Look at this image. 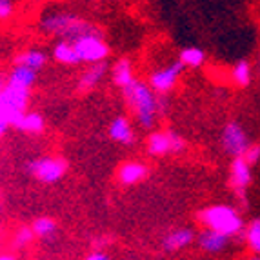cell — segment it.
<instances>
[{"mask_svg": "<svg viewBox=\"0 0 260 260\" xmlns=\"http://www.w3.org/2000/svg\"><path fill=\"white\" fill-rule=\"evenodd\" d=\"M122 99L126 104L127 111L133 115L135 122L142 129H151L156 124L158 117L162 115L164 100L158 96L148 82L135 78L133 82L122 87Z\"/></svg>", "mask_w": 260, "mask_h": 260, "instance_id": "obj_1", "label": "cell"}, {"mask_svg": "<svg viewBox=\"0 0 260 260\" xmlns=\"http://www.w3.org/2000/svg\"><path fill=\"white\" fill-rule=\"evenodd\" d=\"M39 29L44 35L55 37V39H68L73 40L84 33H91V31H100L96 24L87 20L86 17L78 15L77 11L64 8H48L42 9L39 15Z\"/></svg>", "mask_w": 260, "mask_h": 260, "instance_id": "obj_2", "label": "cell"}, {"mask_svg": "<svg viewBox=\"0 0 260 260\" xmlns=\"http://www.w3.org/2000/svg\"><path fill=\"white\" fill-rule=\"evenodd\" d=\"M197 220L202 228L224 233L230 239L242 237L246 230V222L240 211L231 204H211L208 208H202L197 213Z\"/></svg>", "mask_w": 260, "mask_h": 260, "instance_id": "obj_3", "label": "cell"}, {"mask_svg": "<svg viewBox=\"0 0 260 260\" xmlns=\"http://www.w3.org/2000/svg\"><path fill=\"white\" fill-rule=\"evenodd\" d=\"M68 160L56 155H40L26 162V171L35 182L55 186L68 173Z\"/></svg>", "mask_w": 260, "mask_h": 260, "instance_id": "obj_4", "label": "cell"}, {"mask_svg": "<svg viewBox=\"0 0 260 260\" xmlns=\"http://www.w3.org/2000/svg\"><path fill=\"white\" fill-rule=\"evenodd\" d=\"M75 46V51L78 55L80 64H96V62H106L111 55V48L106 42L102 29L84 33L71 40Z\"/></svg>", "mask_w": 260, "mask_h": 260, "instance_id": "obj_5", "label": "cell"}, {"mask_svg": "<svg viewBox=\"0 0 260 260\" xmlns=\"http://www.w3.org/2000/svg\"><path fill=\"white\" fill-rule=\"evenodd\" d=\"M146 151L149 156H155V158L180 155L186 151V140L175 129H156L148 135Z\"/></svg>", "mask_w": 260, "mask_h": 260, "instance_id": "obj_6", "label": "cell"}, {"mask_svg": "<svg viewBox=\"0 0 260 260\" xmlns=\"http://www.w3.org/2000/svg\"><path fill=\"white\" fill-rule=\"evenodd\" d=\"M184 73V66L177 60L169 62L166 66H158L148 75V84L158 96H166L175 91V87L180 82Z\"/></svg>", "mask_w": 260, "mask_h": 260, "instance_id": "obj_7", "label": "cell"}, {"mask_svg": "<svg viewBox=\"0 0 260 260\" xmlns=\"http://www.w3.org/2000/svg\"><path fill=\"white\" fill-rule=\"evenodd\" d=\"M220 148L222 151L228 156H242L249 146H251V140L247 137V131L244 129V126L237 120H230L222 127L220 131Z\"/></svg>", "mask_w": 260, "mask_h": 260, "instance_id": "obj_8", "label": "cell"}, {"mask_svg": "<svg viewBox=\"0 0 260 260\" xmlns=\"http://www.w3.org/2000/svg\"><path fill=\"white\" fill-rule=\"evenodd\" d=\"M253 182V166L244 156H233L230 164V187L242 202H246V191Z\"/></svg>", "mask_w": 260, "mask_h": 260, "instance_id": "obj_9", "label": "cell"}, {"mask_svg": "<svg viewBox=\"0 0 260 260\" xmlns=\"http://www.w3.org/2000/svg\"><path fill=\"white\" fill-rule=\"evenodd\" d=\"M197 240V231L193 228H173L162 237L160 240V249L166 255H177L182 253L184 249L191 247Z\"/></svg>", "mask_w": 260, "mask_h": 260, "instance_id": "obj_10", "label": "cell"}, {"mask_svg": "<svg viewBox=\"0 0 260 260\" xmlns=\"http://www.w3.org/2000/svg\"><path fill=\"white\" fill-rule=\"evenodd\" d=\"M231 239L228 235L218 233L215 230H209V228H202L200 233H197V247H199L200 253H204L208 256H218L222 253H225V249L230 247Z\"/></svg>", "mask_w": 260, "mask_h": 260, "instance_id": "obj_11", "label": "cell"}, {"mask_svg": "<svg viewBox=\"0 0 260 260\" xmlns=\"http://www.w3.org/2000/svg\"><path fill=\"white\" fill-rule=\"evenodd\" d=\"M149 177V168L148 164H144L140 160H126L122 162L115 171V178L120 186H137V184L144 182Z\"/></svg>", "mask_w": 260, "mask_h": 260, "instance_id": "obj_12", "label": "cell"}, {"mask_svg": "<svg viewBox=\"0 0 260 260\" xmlns=\"http://www.w3.org/2000/svg\"><path fill=\"white\" fill-rule=\"evenodd\" d=\"M108 137L113 142L126 146V148H129V146H133L137 142V133H135L133 122L126 115H117V117L111 118L108 126Z\"/></svg>", "mask_w": 260, "mask_h": 260, "instance_id": "obj_13", "label": "cell"}, {"mask_svg": "<svg viewBox=\"0 0 260 260\" xmlns=\"http://www.w3.org/2000/svg\"><path fill=\"white\" fill-rule=\"evenodd\" d=\"M109 73L108 60L106 62H96V64H86V70L78 75L77 78V89L80 93H89L95 87H99L102 84L106 77Z\"/></svg>", "mask_w": 260, "mask_h": 260, "instance_id": "obj_14", "label": "cell"}, {"mask_svg": "<svg viewBox=\"0 0 260 260\" xmlns=\"http://www.w3.org/2000/svg\"><path fill=\"white\" fill-rule=\"evenodd\" d=\"M37 80H39V71L18 64H13V68L9 70L8 77H6V84L20 87V89H27V91H33Z\"/></svg>", "mask_w": 260, "mask_h": 260, "instance_id": "obj_15", "label": "cell"}, {"mask_svg": "<svg viewBox=\"0 0 260 260\" xmlns=\"http://www.w3.org/2000/svg\"><path fill=\"white\" fill-rule=\"evenodd\" d=\"M108 77L111 78L113 86H117L118 89H122V87H126L127 84L133 82L137 77H135V66H133V62H131V58H127V56L118 58V60L109 68Z\"/></svg>", "mask_w": 260, "mask_h": 260, "instance_id": "obj_16", "label": "cell"}, {"mask_svg": "<svg viewBox=\"0 0 260 260\" xmlns=\"http://www.w3.org/2000/svg\"><path fill=\"white\" fill-rule=\"evenodd\" d=\"M51 58H53V62H56V64H60V66H66V68H73V66L80 64L77 51H75L73 42L68 39L55 40V44H53V48H51Z\"/></svg>", "mask_w": 260, "mask_h": 260, "instance_id": "obj_17", "label": "cell"}, {"mask_svg": "<svg viewBox=\"0 0 260 260\" xmlns=\"http://www.w3.org/2000/svg\"><path fill=\"white\" fill-rule=\"evenodd\" d=\"M13 127L20 133H26V135H42L46 131V120L40 113L37 111H24L20 117L17 118V122L13 124Z\"/></svg>", "mask_w": 260, "mask_h": 260, "instance_id": "obj_18", "label": "cell"}, {"mask_svg": "<svg viewBox=\"0 0 260 260\" xmlns=\"http://www.w3.org/2000/svg\"><path fill=\"white\" fill-rule=\"evenodd\" d=\"M48 53L44 51V49L39 48H29V49H22L20 53L15 55V60L13 64L18 66H26V68H31V70L35 71H42L48 64Z\"/></svg>", "mask_w": 260, "mask_h": 260, "instance_id": "obj_19", "label": "cell"}, {"mask_svg": "<svg viewBox=\"0 0 260 260\" xmlns=\"http://www.w3.org/2000/svg\"><path fill=\"white\" fill-rule=\"evenodd\" d=\"M230 80L235 87L239 89H246L251 86L253 82V68L246 58H240L239 62H235L230 70Z\"/></svg>", "mask_w": 260, "mask_h": 260, "instance_id": "obj_20", "label": "cell"}, {"mask_svg": "<svg viewBox=\"0 0 260 260\" xmlns=\"http://www.w3.org/2000/svg\"><path fill=\"white\" fill-rule=\"evenodd\" d=\"M208 60V55L199 46H187L178 53V62L184 66V70H200Z\"/></svg>", "mask_w": 260, "mask_h": 260, "instance_id": "obj_21", "label": "cell"}, {"mask_svg": "<svg viewBox=\"0 0 260 260\" xmlns=\"http://www.w3.org/2000/svg\"><path fill=\"white\" fill-rule=\"evenodd\" d=\"M31 230H33L35 239L42 240V242H49L58 233V224L51 217H37L31 222Z\"/></svg>", "mask_w": 260, "mask_h": 260, "instance_id": "obj_22", "label": "cell"}, {"mask_svg": "<svg viewBox=\"0 0 260 260\" xmlns=\"http://www.w3.org/2000/svg\"><path fill=\"white\" fill-rule=\"evenodd\" d=\"M246 246L249 247V251L253 255L260 256V218H253L249 224L246 225V230L242 233Z\"/></svg>", "mask_w": 260, "mask_h": 260, "instance_id": "obj_23", "label": "cell"}, {"mask_svg": "<svg viewBox=\"0 0 260 260\" xmlns=\"http://www.w3.org/2000/svg\"><path fill=\"white\" fill-rule=\"evenodd\" d=\"M33 240H35V235H33L31 225H20L11 237V247H13V251H26L33 244Z\"/></svg>", "mask_w": 260, "mask_h": 260, "instance_id": "obj_24", "label": "cell"}, {"mask_svg": "<svg viewBox=\"0 0 260 260\" xmlns=\"http://www.w3.org/2000/svg\"><path fill=\"white\" fill-rule=\"evenodd\" d=\"M17 13V2L15 0H0V24L9 22Z\"/></svg>", "mask_w": 260, "mask_h": 260, "instance_id": "obj_25", "label": "cell"}, {"mask_svg": "<svg viewBox=\"0 0 260 260\" xmlns=\"http://www.w3.org/2000/svg\"><path fill=\"white\" fill-rule=\"evenodd\" d=\"M242 156L247 160V164H251V166L258 164V160H260V146H258V144H251V146L244 151Z\"/></svg>", "mask_w": 260, "mask_h": 260, "instance_id": "obj_26", "label": "cell"}, {"mask_svg": "<svg viewBox=\"0 0 260 260\" xmlns=\"http://www.w3.org/2000/svg\"><path fill=\"white\" fill-rule=\"evenodd\" d=\"M86 258L87 260H108L109 255L106 251H102V249H93L91 253H87Z\"/></svg>", "mask_w": 260, "mask_h": 260, "instance_id": "obj_27", "label": "cell"}, {"mask_svg": "<svg viewBox=\"0 0 260 260\" xmlns=\"http://www.w3.org/2000/svg\"><path fill=\"white\" fill-rule=\"evenodd\" d=\"M9 129H11V124H9L8 120H4V118H0V140H2L6 135H8Z\"/></svg>", "mask_w": 260, "mask_h": 260, "instance_id": "obj_28", "label": "cell"}, {"mask_svg": "<svg viewBox=\"0 0 260 260\" xmlns=\"http://www.w3.org/2000/svg\"><path fill=\"white\" fill-rule=\"evenodd\" d=\"M15 256V253H0V260H13Z\"/></svg>", "mask_w": 260, "mask_h": 260, "instance_id": "obj_29", "label": "cell"}, {"mask_svg": "<svg viewBox=\"0 0 260 260\" xmlns=\"http://www.w3.org/2000/svg\"><path fill=\"white\" fill-rule=\"evenodd\" d=\"M4 84H6V78L0 75V93H2V89H4Z\"/></svg>", "mask_w": 260, "mask_h": 260, "instance_id": "obj_30", "label": "cell"}, {"mask_svg": "<svg viewBox=\"0 0 260 260\" xmlns=\"http://www.w3.org/2000/svg\"><path fill=\"white\" fill-rule=\"evenodd\" d=\"M0 242H2V237H0Z\"/></svg>", "mask_w": 260, "mask_h": 260, "instance_id": "obj_31", "label": "cell"}]
</instances>
